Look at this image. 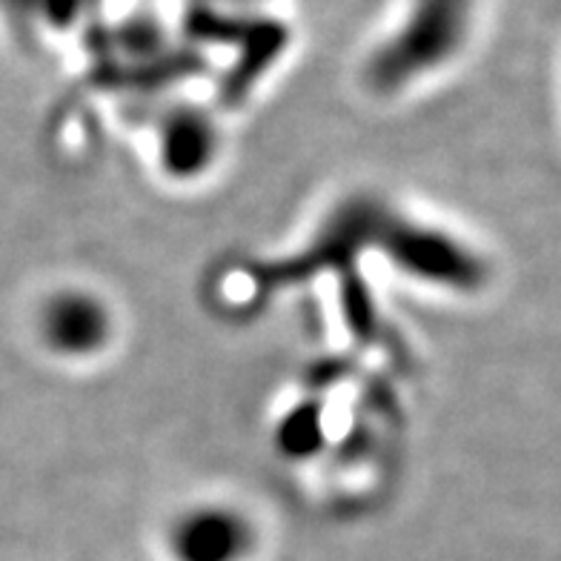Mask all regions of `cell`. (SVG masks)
Wrapping results in <instances>:
<instances>
[{"mask_svg": "<svg viewBox=\"0 0 561 561\" xmlns=\"http://www.w3.org/2000/svg\"><path fill=\"white\" fill-rule=\"evenodd\" d=\"M481 7L484 0H399L367 58L373 81L387 87L450 64L473 41Z\"/></svg>", "mask_w": 561, "mask_h": 561, "instance_id": "obj_1", "label": "cell"}, {"mask_svg": "<svg viewBox=\"0 0 561 561\" xmlns=\"http://www.w3.org/2000/svg\"><path fill=\"white\" fill-rule=\"evenodd\" d=\"M175 561H229L244 556V530L224 513H190L170 536Z\"/></svg>", "mask_w": 561, "mask_h": 561, "instance_id": "obj_2", "label": "cell"}, {"mask_svg": "<svg viewBox=\"0 0 561 561\" xmlns=\"http://www.w3.org/2000/svg\"><path fill=\"white\" fill-rule=\"evenodd\" d=\"M104 318H101V307L92 298H55L44 312V333L55 350L87 353L89 347H95L104 333Z\"/></svg>", "mask_w": 561, "mask_h": 561, "instance_id": "obj_3", "label": "cell"}, {"mask_svg": "<svg viewBox=\"0 0 561 561\" xmlns=\"http://www.w3.org/2000/svg\"><path fill=\"white\" fill-rule=\"evenodd\" d=\"M190 3H193V9H221V12H227L232 7H252L255 0H190Z\"/></svg>", "mask_w": 561, "mask_h": 561, "instance_id": "obj_4", "label": "cell"}]
</instances>
